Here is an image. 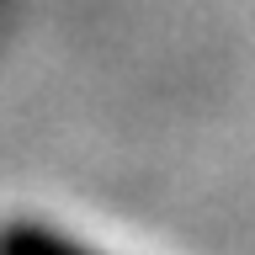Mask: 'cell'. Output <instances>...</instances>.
<instances>
[{
    "label": "cell",
    "mask_w": 255,
    "mask_h": 255,
    "mask_svg": "<svg viewBox=\"0 0 255 255\" xmlns=\"http://www.w3.org/2000/svg\"><path fill=\"white\" fill-rule=\"evenodd\" d=\"M0 255H96V250L53 234L43 223H11V229H0Z\"/></svg>",
    "instance_id": "1"
}]
</instances>
